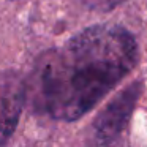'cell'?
Masks as SVG:
<instances>
[{
	"label": "cell",
	"instance_id": "1",
	"mask_svg": "<svg viewBox=\"0 0 147 147\" xmlns=\"http://www.w3.org/2000/svg\"><path fill=\"white\" fill-rule=\"evenodd\" d=\"M138 60V43L127 29L89 27L38 57L26 84L33 111L55 120H78L128 76Z\"/></svg>",
	"mask_w": 147,
	"mask_h": 147
},
{
	"label": "cell",
	"instance_id": "2",
	"mask_svg": "<svg viewBox=\"0 0 147 147\" xmlns=\"http://www.w3.org/2000/svg\"><path fill=\"white\" fill-rule=\"evenodd\" d=\"M142 93V84L133 82L119 92L98 114L90 128V142L96 147H106L120 138L127 128L138 100Z\"/></svg>",
	"mask_w": 147,
	"mask_h": 147
},
{
	"label": "cell",
	"instance_id": "3",
	"mask_svg": "<svg viewBox=\"0 0 147 147\" xmlns=\"http://www.w3.org/2000/svg\"><path fill=\"white\" fill-rule=\"evenodd\" d=\"M27 98L26 81L16 71L0 73V147L10 141Z\"/></svg>",
	"mask_w": 147,
	"mask_h": 147
},
{
	"label": "cell",
	"instance_id": "4",
	"mask_svg": "<svg viewBox=\"0 0 147 147\" xmlns=\"http://www.w3.org/2000/svg\"><path fill=\"white\" fill-rule=\"evenodd\" d=\"M86 7H89L90 10L96 11H109L112 8L119 7L120 3H123L125 0H81Z\"/></svg>",
	"mask_w": 147,
	"mask_h": 147
}]
</instances>
